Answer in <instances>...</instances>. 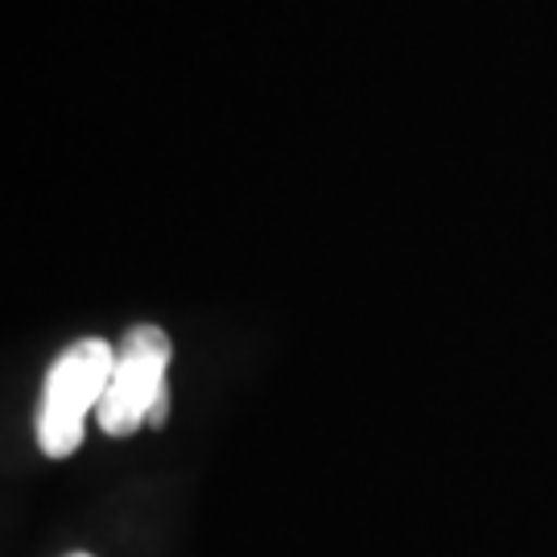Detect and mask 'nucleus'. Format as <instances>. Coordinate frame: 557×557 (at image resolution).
Returning <instances> with one entry per match:
<instances>
[{
  "label": "nucleus",
  "mask_w": 557,
  "mask_h": 557,
  "mask_svg": "<svg viewBox=\"0 0 557 557\" xmlns=\"http://www.w3.org/2000/svg\"><path fill=\"white\" fill-rule=\"evenodd\" d=\"M112 363H116V347L103 338H79L50 363L38 400V446L50 458H66L79 450L83 421L91 409H100L112 380Z\"/></svg>",
  "instance_id": "nucleus-1"
},
{
  "label": "nucleus",
  "mask_w": 557,
  "mask_h": 557,
  "mask_svg": "<svg viewBox=\"0 0 557 557\" xmlns=\"http://www.w3.org/2000/svg\"><path fill=\"white\" fill-rule=\"evenodd\" d=\"M165 368H170V338L161 326H133L120 338L108 393L96 409L103 434L128 438L145 421L149 425L165 421V409H170Z\"/></svg>",
  "instance_id": "nucleus-2"
},
{
  "label": "nucleus",
  "mask_w": 557,
  "mask_h": 557,
  "mask_svg": "<svg viewBox=\"0 0 557 557\" xmlns=\"http://www.w3.org/2000/svg\"><path fill=\"white\" fill-rule=\"evenodd\" d=\"M71 557H87V554H71Z\"/></svg>",
  "instance_id": "nucleus-3"
}]
</instances>
